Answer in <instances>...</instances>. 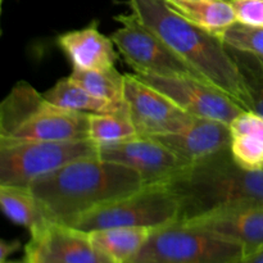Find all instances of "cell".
Returning <instances> with one entry per match:
<instances>
[{
  "instance_id": "1",
  "label": "cell",
  "mask_w": 263,
  "mask_h": 263,
  "mask_svg": "<svg viewBox=\"0 0 263 263\" xmlns=\"http://www.w3.org/2000/svg\"><path fill=\"white\" fill-rule=\"evenodd\" d=\"M143 186L134 170L91 157L40 177L28 187L51 222L71 226L85 213Z\"/></svg>"
},
{
  "instance_id": "2",
  "label": "cell",
  "mask_w": 263,
  "mask_h": 263,
  "mask_svg": "<svg viewBox=\"0 0 263 263\" xmlns=\"http://www.w3.org/2000/svg\"><path fill=\"white\" fill-rule=\"evenodd\" d=\"M131 13L170 49L189 63L208 84L251 110V99L239 69L218 36L197 27L175 12L166 0H128Z\"/></svg>"
},
{
  "instance_id": "3",
  "label": "cell",
  "mask_w": 263,
  "mask_h": 263,
  "mask_svg": "<svg viewBox=\"0 0 263 263\" xmlns=\"http://www.w3.org/2000/svg\"><path fill=\"white\" fill-rule=\"evenodd\" d=\"M179 200V221L233 208L263 205V170L243 168L231 151L192 164L168 184Z\"/></svg>"
},
{
  "instance_id": "4",
  "label": "cell",
  "mask_w": 263,
  "mask_h": 263,
  "mask_svg": "<svg viewBox=\"0 0 263 263\" xmlns=\"http://www.w3.org/2000/svg\"><path fill=\"white\" fill-rule=\"evenodd\" d=\"M89 116L51 104L21 81L0 105V141L89 140Z\"/></svg>"
},
{
  "instance_id": "5",
  "label": "cell",
  "mask_w": 263,
  "mask_h": 263,
  "mask_svg": "<svg viewBox=\"0 0 263 263\" xmlns=\"http://www.w3.org/2000/svg\"><path fill=\"white\" fill-rule=\"evenodd\" d=\"M239 244L176 221L154 229L143 248L126 263H238Z\"/></svg>"
},
{
  "instance_id": "6",
  "label": "cell",
  "mask_w": 263,
  "mask_h": 263,
  "mask_svg": "<svg viewBox=\"0 0 263 263\" xmlns=\"http://www.w3.org/2000/svg\"><path fill=\"white\" fill-rule=\"evenodd\" d=\"M179 217V200L167 185H144L126 197L85 213L71 228L84 233L112 228L154 230L176 222Z\"/></svg>"
},
{
  "instance_id": "7",
  "label": "cell",
  "mask_w": 263,
  "mask_h": 263,
  "mask_svg": "<svg viewBox=\"0 0 263 263\" xmlns=\"http://www.w3.org/2000/svg\"><path fill=\"white\" fill-rule=\"evenodd\" d=\"M98 153L99 146L91 140L0 141V185L28 187L40 177Z\"/></svg>"
},
{
  "instance_id": "8",
  "label": "cell",
  "mask_w": 263,
  "mask_h": 263,
  "mask_svg": "<svg viewBox=\"0 0 263 263\" xmlns=\"http://www.w3.org/2000/svg\"><path fill=\"white\" fill-rule=\"evenodd\" d=\"M121 25L110 35L120 55L135 73L156 76H192L204 80L189 63L166 45L134 13L116 15ZM205 81V80H204Z\"/></svg>"
},
{
  "instance_id": "9",
  "label": "cell",
  "mask_w": 263,
  "mask_h": 263,
  "mask_svg": "<svg viewBox=\"0 0 263 263\" xmlns=\"http://www.w3.org/2000/svg\"><path fill=\"white\" fill-rule=\"evenodd\" d=\"M135 74L141 81L168 97L193 117L210 118L230 125L239 113L246 110L233 98L197 77Z\"/></svg>"
},
{
  "instance_id": "10",
  "label": "cell",
  "mask_w": 263,
  "mask_h": 263,
  "mask_svg": "<svg viewBox=\"0 0 263 263\" xmlns=\"http://www.w3.org/2000/svg\"><path fill=\"white\" fill-rule=\"evenodd\" d=\"M125 103L131 122L145 138L177 133L194 118L135 73H125Z\"/></svg>"
},
{
  "instance_id": "11",
  "label": "cell",
  "mask_w": 263,
  "mask_h": 263,
  "mask_svg": "<svg viewBox=\"0 0 263 263\" xmlns=\"http://www.w3.org/2000/svg\"><path fill=\"white\" fill-rule=\"evenodd\" d=\"M98 157L136 171L144 185H166L192 166L161 141L145 136L99 146Z\"/></svg>"
},
{
  "instance_id": "12",
  "label": "cell",
  "mask_w": 263,
  "mask_h": 263,
  "mask_svg": "<svg viewBox=\"0 0 263 263\" xmlns=\"http://www.w3.org/2000/svg\"><path fill=\"white\" fill-rule=\"evenodd\" d=\"M25 259L28 263H115L91 243L87 233L57 222H49L30 236Z\"/></svg>"
},
{
  "instance_id": "13",
  "label": "cell",
  "mask_w": 263,
  "mask_h": 263,
  "mask_svg": "<svg viewBox=\"0 0 263 263\" xmlns=\"http://www.w3.org/2000/svg\"><path fill=\"white\" fill-rule=\"evenodd\" d=\"M189 164L199 163L230 149V125L210 118L194 117L189 125L177 133L156 136Z\"/></svg>"
},
{
  "instance_id": "14",
  "label": "cell",
  "mask_w": 263,
  "mask_h": 263,
  "mask_svg": "<svg viewBox=\"0 0 263 263\" xmlns=\"http://www.w3.org/2000/svg\"><path fill=\"white\" fill-rule=\"evenodd\" d=\"M185 223L239 244L243 248V257L263 249V205L218 211Z\"/></svg>"
},
{
  "instance_id": "15",
  "label": "cell",
  "mask_w": 263,
  "mask_h": 263,
  "mask_svg": "<svg viewBox=\"0 0 263 263\" xmlns=\"http://www.w3.org/2000/svg\"><path fill=\"white\" fill-rule=\"evenodd\" d=\"M57 44L72 64V68L104 71L116 67L120 53L110 36L99 31V22L92 21L84 28L68 31L57 37Z\"/></svg>"
},
{
  "instance_id": "16",
  "label": "cell",
  "mask_w": 263,
  "mask_h": 263,
  "mask_svg": "<svg viewBox=\"0 0 263 263\" xmlns=\"http://www.w3.org/2000/svg\"><path fill=\"white\" fill-rule=\"evenodd\" d=\"M231 156L251 171L263 170V116L243 110L230 123Z\"/></svg>"
},
{
  "instance_id": "17",
  "label": "cell",
  "mask_w": 263,
  "mask_h": 263,
  "mask_svg": "<svg viewBox=\"0 0 263 263\" xmlns=\"http://www.w3.org/2000/svg\"><path fill=\"white\" fill-rule=\"evenodd\" d=\"M44 97L51 104L71 112L86 115L127 112L125 102L115 103L95 97L80 86L69 76L57 81L54 86L44 92Z\"/></svg>"
},
{
  "instance_id": "18",
  "label": "cell",
  "mask_w": 263,
  "mask_h": 263,
  "mask_svg": "<svg viewBox=\"0 0 263 263\" xmlns=\"http://www.w3.org/2000/svg\"><path fill=\"white\" fill-rule=\"evenodd\" d=\"M167 4L197 27L220 36L236 22L231 0H166Z\"/></svg>"
},
{
  "instance_id": "19",
  "label": "cell",
  "mask_w": 263,
  "mask_h": 263,
  "mask_svg": "<svg viewBox=\"0 0 263 263\" xmlns=\"http://www.w3.org/2000/svg\"><path fill=\"white\" fill-rule=\"evenodd\" d=\"M0 205L12 222L27 229L30 236L51 222L30 187L0 185Z\"/></svg>"
},
{
  "instance_id": "20",
  "label": "cell",
  "mask_w": 263,
  "mask_h": 263,
  "mask_svg": "<svg viewBox=\"0 0 263 263\" xmlns=\"http://www.w3.org/2000/svg\"><path fill=\"white\" fill-rule=\"evenodd\" d=\"M146 228H112L87 233L91 243L115 263H126L139 253L152 234Z\"/></svg>"
},
{
  "instance_id": "21",
  "label": "cell",
  "mask_w": 263,
  "mask_h": 263,
  "mask_svg": "<svg viewBox=\"0 0 263 263\" xmlns=\"http://www.w3.org/2000/svg\"><path fill=\"white\" fill-rule=\"evenodd\" d=\"M139 136L127 112L89 116V140L98 146L125 143Z\"/></svg>"
},
{
  "instance_id": "22",
  "label": "cell",
  "mask_w": 263,
  "mask_h": 263,
  "mask_svg": "<svg viewBox=\"0 0 263 263\" xmlns=\"http://www.w3.org/2000/svg\"><path fill=\"white\" fill-rule=\"evenodd\" d=\"M69 77L95 97L115 103L125 102V74L120 73L116 67L104 71L73 68Z\"/></svg>"
},
{
  "instance_id": "23",
  "label": "cell",
  "mask_w": 263,
  "mask_h": 263,
  "mask_svg": "<svg viewBox=\"0 0 263 263\" xmlns=\"http://www.w3.org/2000/svg\"><path fill=\"white\" fill-rule=\"evenodd\" d=\"M226 49L243 79L251 99V110L263 116V58L229 45Z\"/></svg>"
},
{
  "instance_id": "24",
  "label": "cell",
  "mask_w": 263,
  "mask_h": 263,
  "mask_svg": "<svg viewBox=\"0 0 263 263\" xmlns=\"http://www.w3.org/2000/svg\"><path fill=\"white\" fill-rule=\"evenodd\" d=\"M218 37L225 45L263 58V27H252L235 22Z\"/></svg>"
},
{
  "instance_id": "25",
  "label": "cell",
  "mask_w": 263,
  "mask_h": 263,
  "mask_svg": "<svg viewBox=\"0 0 263 263\" xmlns=\"http://www.w3.org/2000/svg\"><path fill=\"white\" fill-rule=\"evenodd\" d=\"M236 22L252 27H263V0H231Z\"/></svg>"
},
{
  "instance_id": "26",
  "label": "cell",
  "mask_w": 263,
  "mask_h": 263,
  "mask_svg": "<svg viewBox=\"0 0 263 263\" xmlns=\"http://www.w3.org/2000/svg\"><path fill=\"white\" fill-rule=\"evenodd\" d=\"M21 243L18 240H2L0 241V263L9 261V257L17 251H20Z\"/></svg>"
},
{
  "instance_id": "27",
  "label": "cell",
  "mask_w": 263,
  "mask_h": 263,
  "mask_svg": "<svg viewBox=\"0 0 263 263\" xmlns=\"http://www.w3.org/2000/svg\"><path fill=\"white\" fill-rule=\"evenodd\" d=\"M238 263H263V249L251 254V256L243 257Z\"/></svg>"
},
{
  "instance_id": "28",
  "label": "cell",
  "mask_w": 263,
  "mask_h": 263,
  "mask_svg": "<svg viewBox=\"0 0 263 263\" xmlns=\"http://www.w3.org/2000/svg\"><path fill=\"white\" fill-rule=\"evenodd\" d=\"M5 263H27V262H26V259L23 258V259H21V261H8Z\"/></svg>"
},
{
  "instance_id": "29",
  "label": "cell",
  "mask_w": 263,
  "mask_h": 263,
  "mask_svg": "<svg viewBox=\"0 0 263 263\" xmlns=\"http://www.w3.org/2000/svg\"><path fill=\"white\" fill-rule=\"evenodd\" d=\"M26 262H27V261H26ZM28 263V262H27ZM33 263H44V262H33Z\"/></svg>"
}]
</instances>
